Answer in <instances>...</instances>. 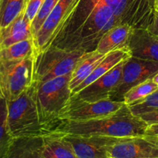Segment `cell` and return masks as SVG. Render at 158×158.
<instances>
[{"mask_svg": "<svg viewBox=\"0 0 158 158\" xmlns=\"http://www.w3.org/2000/svg\"><path fill=\"white\" fill-rule=\"evenodd\" d=\"M148 127L125 104L113 114L99 119L82 122L59 120L53 133L123 138L146 135Z\"/></svg>", "mask_w": 158, "mask_h": 158, "instance_id": "cell-1", "label": "cell"}, {"mask_svg": "<svg viewBox=\"0 0 158 158\" xmlns=\"http://www.w3.org/2000/svg\"><path fill=\"white\" fill-rule=\"evenodd\" d=\"M7 126L12 138L48 135L39 118L34 83L17 98L7 101Z\"/></svg>", "mask_w": 158, "mask_h": 158, "instance_id": "cell-2", "label": "cell"}, {"mask_svg": "<svg viewBox=\"0 0 158 158\" xmlns=\"http://www.w3.org/2000/svg\"><path fill=\"white\" fill-rule=\"evenodd\" d=\"M71 73L46 82L34 83L39 118L48 134H53L62 111L71 97Z\"/></svg>", "mask_w": 158, "mask_h": 158, "instance_id": "cell-3", "label": "cell"}, {"mask_svg": "<svg viewBox=\"0 0 158 158\" xmlns=\"http://www.w3.org/2000/svg\"><path fill=\"white\" fill-rule=\"evenodd\" d=\"M85 51L66 49L50 46L36 55L33 83H40L51 79L71 73Z\"/></svg>", "mask_w": 158, "mask_h": 158, "instance_id": "cell-4", "label": "cell"}, {"mask_svg": "<svg viewBox=\"0 0 158 158\" xmlns=\"http://www.w3.org/2000/svg\"><path fill=\"white\" fill-rule=\"evenodd\" d=\"M36 54L16 61L0 60V94L7 101L17 98L34 82Z\"/></svg>", "mask_w": 158, "mask_h": 158, "instance_id": "cell-5", "label": "cell"}, {"mask_svg": "<svg viewBox=\"0 0 158 158\" xmlns=\"http://www.w3.org/2000/svg\"><path fill=\"white\" fill-rule=\"evenodd\" d=\"M158 73V62L130 56L122 69L120 81L112 93L109 100L122 101L123 96L133 86L149 80Z\"/></svg>", "mask_w": 158, "mask_h": 158, "instance_id": "cell-6", "label": "cell"}, {"mask_svg": "<svg viewBox=\"0 0 158 158\" xmlns=\"http://www.w3.org/2000/svg\"><path fill=\"white\" fill-rule=\"evenodd\" d=\"M123 105H125L123 102L114 101L109 99L87 103L71 97L59 117V120L82 122L99 119L113 114Z\"/></svg>", "mask_w": 158, "mask_h": 158, "instance_id": "cell-7", "label": "cell"}, {"mask_svg": "<svg viewBox=\"0 0 158 158\" xmlns=\"http://www.w3.org/2000/svg\"><path fill=\"white\" fill-rule=\"evenodd\" d=\"M108 154L110 158H158V137L146 134L119 138Z\"/></svg>", "mask_w": 158, "mask_h": 158, "instance_id": "cell-8", "label": "cell"}, {"mask_svg": "<svg viewBox=\"0 0 158 158\" xmlns=\"http://www.w3.org/2000/svg\"><path fill=\"white\" fill-rule=\"evenodd\" d=\"M74 2L75 0H59L40 29L33 36L36 55L50 46L71 13Z\"/></svg>", "mask_w": 158, "mask_h": 158, "instance_id": "cell-9", "label": "cell"}, {"mask_svg": "<svg viewBox=\"0 0 158 158\" xmlns=\"http://www.w3.org/2000/svg\"><path fill=\"white\" fill-rule=\"evenodd\" d=\"M61 134L72 148L76 158H110L108 149L119 139L104 136Z\"/></svg>", "mask_w": 158, "mask_h": 158, "instance_id": "cell-10", "label": "cell"}, {"mask_svg": "<svg viewBox=\"0 0 158 158\" xmlns=\"http://www.w3.org/2000/svg\"><path fill=\"white\" fill-rule=\"evenodd\" d=\"M125 61L126 60L120 62L105 75L101 77L77 94L72 95L71 97L75 100L87 103L108 100L112 91L120 81Z\"/></svg>", "mask_w": 158, "mask_h": 158, "instance_id": "cell-11", "label": "cell"}, {"mask_svg": "<svg viewBox=\"0 0 158 158\" xmlns=\"http://www.w3.org/2000/svg\"><path fill=\"white\" fill-rule=\"evenodd\" d=\"M127 49L131 56L158 62V37L147 29H133Z\"/></svg>", "mask_w": 158, "mask_h": 158, "instance_id": "cell-12", "label": "cell"}, {"mask_svg": "<svg viewBox=\"0 0 158 158\" xmlns=\"http://www.w3.org/2000/svg\"><path fill=\"white\" fill-rule=\"evenodd\" d=\"M31 38H33L31 22L25 17L23 12L0 30V49Z\"/></svg>", "mask_w": 158, "mask_h": 158, "instance_id": "cell-13", "label": "cell"}, {"mask_svg": "<svg viewBox=\"0 0 158 158\" xmlns=\"http://www.w3.org/2000/svg\"><path fill=\"white\" fill-rule=\"evenodd\" d=\"M133 28L127 24L114 26L104 33L95 47V50L101 54H107L118 49L127 47L129 39Z\"/></svg>", "mask_w": 158, "mask_h": 158, "instance_id": "cell-14", "label": "cell"}, {"mask_svg": "<svg viewBox=\"0 0 158 158\" xmlns=\"http://www.w3.org/2000/svg\"><path fill=\"white\" fill-rule=\"evenodd\" d=\"M130 56H131V55H130L127 47L116 49V50L107 53L105 56L102 59V61L93 69V71L88 76V78L84 80V82H82L74 90L71 91V96L77 94V92H79L82 89L86 87L87 86L91 84V83L95 81L96 80L100 78L101 77L105 75L106 73H108L112 68H114L116 65L119 64L120 62L127 60Z\"/></svg>", "mask_w": 158, "mask_h": 158, "instance_id": "cell-15", "label": "cell"}, {"mask_svg": "<svg viewBox=\"0 0 158 158\" xmlns=\"http://www.w3.org/2000/svg\"><path fill=\"white\" fill-rule=\"evenodd\" d=\"M43 137L13 138L5 158H43Z\"/></svg>", "mask_w": 158, "mask_h": 158, "instance_id": "cell-16", "label": "cell"}, {"mask_svg": "<svg viewBox=\"0 0 158 158\" xmlns=\"http://www.w3.org/2000/svg\"><path fill=\"white\" fill-rule=\"evenodd\" d=\"M106 54H101L94 50L86 52L81 56L77 61L75 67L71 72V77L70 80V89L74 90L84 80H86L91 73L93 69L102 61Z\"/></svg>", "mask_w": 158, "mask_h": 158, "instance_id": "cell-17", "label": "cell"}, {"mask_svg": "<svg viewBox=\"0 0 158 158\" xmlns=\"http://www.w3.org/2000/svg\"><path fill=\"white\" fill-rule=\"evenodd\" d=\"M43 158H76L71 145L61 134L53 133L43 137Z\"/></svg>", "mask_w": 158, "mask_h": 158, "instance_id": "cell-18", "label": "cell"}, {"mask_svg": "<svg viewBox=\"0 0 158 158\" xmlns=\"http://www.w3.org/2000/svg\"><path fill=\"white\" fill-rule=\"evenodd\" d=\"M35 54L33 38L12 44L8 47L0 49V60L16 61Z\"/></svg>", "mask_w": 158, "mask_h": 158, "instance_id": "cell-19", "label": "cell"}, {"mask_svg": "<svg viewBox=\"0 0 158 158\" xmlns=\"http://www.w3.org/2000/svg\"><path fill=\"white\" fill-rule=\"evenodd\" d=\"M28 0H0V30L18 17L26 9Z\"/></svg>", "mask_w": 158, "mask_h": 158, "instance_id": "cell-20", "label": "cell"}, {"mask_svg": "<svg viewBox=\"0 0 158 158\" xmlns=\"http://www.w3.org/2000/svg\"><path fill=\"white\" fill-rule=\"evenodd\" d=\"M157 88L158 86L156 83H153L152 79H149L129 89L124 94L122 101L127 106L133 105L147 98Z\"/></svg>", "mask_w": 158, "mask_h": 158, "instance_id": "cell-21", "label": "cell"}, {"mask_svg": "<svg viewBox=\"0 0 158 158\" xmlns=\"http://www.w3.org/2000/svg\"><path fill=\"white\" fill-rule=\"evenodd\" d=\"M12 138L7 126V100L0 94V158H5Z\"/></svg>", "mask_w": 158, "mask_h": 158, "instance_id": "cell-22", "label": "cell"}, {"mask_svg": "<svg viewBox=\"0 0 158 158\" xmlns=\"http://www.w3.org/2000/svg\"><path fill=\"white\" fill-rule=\"evenodd\" d=\"M132 114L136 116H139L145 113L155 110L158 109V88L149 95L147 98L141 101L137 102L133 105L128 106Z\"/></svg>", "mask_w": 158, "mask_h": 158, "instance_id": "cell-23", "label": "cell"}, {"mask_svg": "<svg viewBox=\"0 0 158 158\" xmlns=\"http://www.w3.org/2000/svg\"><path fill=\"white\" fill-rule=\"evenodd\" d=\"M58 2L59 0H44L43 1L38 13L37 14L34 19L31 23V28H32V32L33 36L38 32L46 19L52 12Z\"/></svg>", "mask_w": 158, "mask_h": 158, "instance_id": "cell-24", "label": "cell"}, {"mask_svg": "<svg viewBox=\"0 0 158 158\" xmlns=\"http://www.w3.org/2000/svg\"><path fill=\"white\" fill-rule=\"evenodd\" d=\"M43 1L44 0H28L24 11V15L29 22L32 23L33 20L34 19Z\"/></svg>", "mask_w": 158, "mask_h": 158, "instance_id": "cell-25", "label": "cell"}, {"mask_svg": "<svg viewBox=\"0 0 158 158\" xmlns=\"http://www.w3.org/2000/svg\"><path fill=\"white\" fill-rule=\"evenodd\" d=\"M139 117L143 119L149 126L152 124H156V123H158V109L141 114Z\"/></svg>", "mask_w": 158, "mask_h": 158, "instance_id": "cell-26", "label": "cell"}, {"mask_svg": "<svg viewBox=\"0 0 158 158\" xmlns=\"http://www.w3.org/2000/svg\"><path fill=\"white\" fill-rule=\"evenodd\" d=\"M147 29L150 31L153 35L158 37V3L156 4V8H155V12L153 20H152L151 23L148 26Z\"/></svg>", "mask_w": 158, "mask_h": 158, "instance_id": "cell-27", "label": "cell"}, {"mask_svg": "<svg viewBox=\"0 0 158 158\" xmlns=\"http://www.w3.org/2000/svg\"><path fill=\"white\" fill-rule=\"evenodd\" d=\"M147 134L158 137V123L150 125L148 127V129H147Z\"/></svg>", "mask_w": 158, "mask_h": 158, "instance_id": "cell-28", "label": "cell"}, {"mask_svg": "<svg viewBox=\"0 0 158 158\" xmlns=\"http://www.w3.org/2000/svg\"><path fill=\"white\" fill-rule=\"evenodd\" d=\"M152 80L153 81V83H155L158 86V73L152 77Z\"/></svg>", "mask_w": 158, "mask_h": 158, "instance_id": "cell-29", "label": "cell"}, {"mask_svg": "<svg viewBox=\"0 0 158 158\" xmlns=\"http://www.w3.org/2000/svg\"><path fill=\"white\" fill-rule=\"evenodd\" d=\"M156 3H158V2H156Z\"/></svg>", "mask_w": 158, "mask_h": 158, "instance_id": "cell-30", "label": "cell"}, {"mask_svg": "<svg viewBox=\"0 0 158 158\" xmlns=\"http://www.w3.org/2000/svg\"><path fill=\"white\" fill-rule=\"evenodd\" d=\"M156 2H158V0H156Z\"/></svg>", "mask_w": 158, "mask_h": 158, "instance_id": "cell-31", "label": "cell"}]
</instances>
